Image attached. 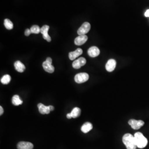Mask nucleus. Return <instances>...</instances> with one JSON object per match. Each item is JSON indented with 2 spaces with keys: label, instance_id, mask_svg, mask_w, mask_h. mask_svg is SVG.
<instances>
[{
  "label": "nucleus",
  "instance_id": "nucleus-23",
  "mask_svg": "<svg viewBox=\"0 0 149 149\" xmlns=\"http://www.w3.org/2000/svg\"><path fill=\"white\" fill-rule=\"evenodd\" d=\"M145 16L146 17H149V9L145 12Z\"/></svg>",
  "mask_w": 149,
  "mask_h": 149
},
{
  "label": "nucleus",
  "instance_id": "nucleus-17",
  "mask_svg": "<svg viewBox=\"0 0 149 149\" xmlns=\"http://www.w3.org/2000/svg\"><path fill=\"white\" fill-rule=\"evenodd\" d=\"M12 104L16 106H19L23 103V101H22L21 99L20 98V97L18 95H15L12 97Z\"/></svg>",
  "mask_w": 149,
  "mask_h": 149
},
{
  "label": "nucleus",
  "instance_id": "nucleus-8",
  "mask_svg": "<svg viewBox=\"0 0 149 149\" xmlns=\"http://www.w3.org/2000/svg\"><path fill=\"white\" fill-rule=\"evenodd\" d=\"M18 149H33L34 148L33 144L30 142L21 141L17 144Z\"/></svg>",
  "mask_w": 149,
  "mask_h": 149
},
{
  "label": "nucleus",
  "instance_id": "nucleus-3",
  "mask_svg": "<svg viewBox=\"0 0 149 149\" xmlns=\"http://www.w3.org/2000/svg\"><path fill=\"white\" fill-rule=\"evenodd\" d=\"M88 79H89V75L85 72L77 74L74 76V81L77 84L84 83L87 81H88Z\"/></svg>",
  "mask_w": 149,
  "mask_h": 149
},
{
  "label": "nucleus",
  "instance_id": "nucleus-7",
  "mask_svg": "<svg viewBox=\"0 0 149 149\" xmlns=\"http://www.w3.org/2000/svg\"><path fill=\"white\" fill-rule=\"evenodd\" d=\"M49 29V26L48 25L43 26V27L40 28V33L43 35V37L45 40L48 41V42H51L52 39L51 37L48 34V31Z\"/></svg>",
  "mask_w": 149,
  "mask_h": 149
},
{
  "label": "nucleus",
  "instance_id": "nucleus-20",
  "mask_svg": "<svg viewBox=\"0 0 149 149\" xmlns=\"http://www.w3.org/2000/svg\"><path fill=\"white\" fill-rule=\"evenodd\" d=\"M4 25L5 26L6 28L8 30H11L13 28V23L9 19L6 18L4 21Z\"/></svg>",
  "mask_w": 149,
  "mask_h": 149
},
{
  "label": "nucleus",
  "instance_id": "nucleus-22",
  "mask_svg": "<svg viewBox=\"0 0 149 149\" xmlns=\"http://www.w3.org/2000/svg\"><path fill=\"white\" fill-rule=\"evenodd\" d=\"M31 33H31V30L29 29H26V31H25V32H24V34H25L26 36H29Z\"/></svg>",
  "mask_w": 149,
  "mask_h": 149
},
{
  "label": "nucleus",
  "instance_id": "nucleus-5",
  "mask_svg": "<svg viewBox=\"0 0 149 149\" xmlns=\"http://www.w3.org/2000/svg\"><path fill=\"white\" fill-rule=\"evenodd\" d=\"M129 124L131 126V127L135 130H138L141 128L144 125V122L141 120H135L130 119L128 122Z\"/></svg>",
  "mask_w": 149,
  "mask_h": 149
},
{
  "label": "nucleus",
  "instance_id": "nucleus-4",
  "mask_svg": "<svg viewBox=\"0 0 149 149\" xmlns=\"http://www.w3.org/2000/svg\"><path fill=\"white\" fill-rule=\"evenodd\" d=\"M91 24L88 22L84 23L80 28L77 31V34L79 36L86 35L88 32L90 31Z\"/></svg>",
  "mask_w": 149,
  "mask_h": 149
},
{
  "label": "nucleus",
  "instance_id": "nucleus-21",
  "mask_svg": "<svg viewBox=\"0 0 149 149\" xmlns=\"http://www.w3.org/2000/svg\"><path fill=\"white\" fill-rule=\"evenodd\" d=\"M31 33L33 34H39L40 32V28L37 25L33 26L30 29Z\"/></svg>",
  "mask_w": 149,
  "mask_h": 149
},
{
  "label": "nucleus",
  "instance_id": "nucleus-1",
  "mask_svg": "<svg viewBox=\"0 0 149 149\" xmlns=\"http://www.w3.org/2000/svg\"><path fill=\"white\" fill-rule=\"evenodd\" d=\"M123 142L127 149H136L137 148L134 136L130 134H125L123 136Z\"/></svg>",
  "mask_w": 149,
  "mask_h": 149
},
{
  "label": "nucleus",
  "instance_id": "nucleus-18",
  "mask_svg": "<svg viewBox=\"0 0 149 149\" xmlns=\"http://www.w3.org/2000/svg\"><path fill=\"white\" fill-rule=\"evenodd\" d=\"M70 114L71 115V117L73 118L79 117L81 114V109L78 107H75L72 110Z\"/></svg>",
  "mask_w": 149,
  "mask_h": 149
},
{
  "label": "nucleus",
  "instance_id": "nucleus-15",
  "mask_svg": "<svg viewBox=\"0 0 149 149\" xmlns=\"http://www.w3.org/2000/svg\"><path fill=\"white\" fill-rule=\"evenodd\" d=\"M14 66H15V69L19 72H23L26 69V67L20 61H16L14 64Z\"/></svg>",
  "mask_w": 149,
  "mask_h": 149
},
{
  "label": "nucleus",
  "instance_id": "nucleus-12",
  "mask_svg": "<svg viewBox=\"0 0 149 149\" xmlns=\"http://www.w3.org/2000/svg\"><path fill=\"white\" fill-rule=\"evenodd\" d=\"M43 67L44 70L49 73H53L55 70L54 67L52 65V63H49L46 60L43 62Z\"/></svg>",
  "mask_w": 149,
  "mask_h": 149
},
{
  "label": "nucleus",
  "instance_id": "nucleus-9",
  "mask_svg": "<svg viewBox=\"0 0 149 149\" xmlns=\"http://www.w3.org/2000/svg\"><path fill=\"white\" fill-rule=\"evenodd\" d=\"M116 61L114 59H109L106 65V69L108 72H112L116 67Z\"/></svg>",
  "mask_w": 149,
  "mask_h": 149
},
{
  "label": "nucleus",
  "instance_id": "nucleus-14",
  "mask_svg": "<svg viewBox=\"0 0 149 149\" xmlns=\"http://www.w3.org/2000/svg\"><path fill=\"white\" fill-rule=\"evenodd\" d=\"M38 108L39 112L42 114H48L50 112L49 106H44L42 103H39L38 104Z\"/></svg>",
  "mask_w": 149,
  "mask_h": 149
},
{
  "label": "nucleus",
  "instance_id": "nucleus-24",
  "mask_svg": "<svg viewBox=\"0 0 149 149\" xmlns=\"http://www.w3.org/2000/svg\"><path fill=\"white\" fill-rule=\"evenodd\" d=\"M3 113V109L2 107L0 106V115L1 116Z\"/></svg>",
  "mask_w": 149,
  "mask_h": 149
},
{
  "label": "nucleus",
  "instance_id": "nucleus-2",
  "mask_svg": "<svg viewBox=\"0 0 149 149\" xmlns=\"http://www.w3.org/2000/svg\"><path fill=\"white\" fill-rule=\"evenodd\" d=\"M134 136L137 148L140 149H143L147 146L148 143V139L144 136V135L141 133L137 132L135 133Z\"/></svg>",
  "mask_w": 149,
  "mask_h": 149
},
{
  "label": "nucleus",
  "instance_id": "nucleus-19",
  "mask_svg": "<svg viewBox=\"0 0 149 149\" xmlns=\"http://www.w3.org/2000/svg\"><path fill=\"white\" fill-rule=\"evenodd\" d=\"M11 76L9 74H5L1 79V82L3 85H7L11 81Z\"/></svg>",
  "mask_w": 149,
  "mask_h": 149
},
{
  "label": "nucleus",
  "instance_id": "nucleus-11",
  "mask_svg": "<svg viewBox=\"0 0 149 149\" xmlns=\"http://www.w3.org/2000/svg\"><path fill=\"white\" fill-rule=\"evenodd\" d=\"M100 54V50L97 47H92L88 50V54L92 58L98 56Z\"/></svg>",
  "mask_w": 149,
  "mask_h": 149
},
{
  "label": "nucleus",
  "instance_id": "nucleus-26",
  "mask_svg": "<svg viewBox=\"0 0 149 149\" xmlns=\"http://www.w3.org/2000/svg\"><path fill=\"white\" fill-rule=\"evenodd\" d=\"M67 118H68V119H71L72 118V117H71V114L70 113H68V114H67Z\"/></svg>",
  "mask_w": 149,
  "mask_h": 149
},
{
  "label": "nucleus",
  "instance_id": "nucleus-10",
  "mask_svg": "<svg viewBox=\"0 0 149 149\" xmlns=\"http://www.w3.org/2000/svg\"><path fill=\"white\" fill-rule=\"evenodd\" d=\"M87 39L88 37L86 35L79 36L75 38L74 43L76 45H81L84 44L87 41Z\"/></svg>",
  "mask_w": 149,
  "mask_h": 149
},
{
  "label": "nucleus",
  "instance_id": "nucleus-6",
  "mask_svg": "<svg viewBox=\"0 0 149 149\" xmlns=\"http://www.w3.org/2000/svg\"><path fill=\"white\" fill-rule=\"evenodd\" d=\"M86 64V60L84 58H80L72 63V67L75 69H79Z\"/></svg>",
  "mask_w": 149,
  "mask_h": 149
},
{
  "label": "nucleus",
  "instance_id": "nucleus-13",
  "mask_svg": "<svg viewBox=\"0 0 149 149\" xmlns=\"http://www.w3.org/2000/svg\"><path fill=\"white\" fill-rule=\"evenodd\" d=\"M83 53V51L81 48L77 49L74 52H70L69 54V58L71 60H74L78 56H80Z\"/></svg>",
  "mask_w": 149,
  "mask_h": 149
},
{
  "label": "nucleus",
  "instance_id": "nucleus-16",
  "mask_svg": "<svg viewBox=\"0 0 149 149\" xmlns=\"http://www.w3.org/2000/svg\"><path fill=\"white\" fill-rule=\"evenodd\" d=\"M92 128L93 126L91 123L86 122L82 126L81 129L84 133H87L92 129Z\"/></svg>",
  "mask_w": 149,
  "mask_h": 149
},
{
  "label": "nucleus",
  "instance_id": "nucleus-25",
  "mask_svg": "<svg viewBox=\"0 0 149 149\" xmlns=\"http://www.w3.org/2000/svg\"><path fill=\"white\" fill-rule=\"evenodd\" d=\"M49 109H50V111H53L54 109V107L53 106H49Z\"/></svg>",
  "mask_w": 149,
  "mask_h": 149
}]
</instances>
